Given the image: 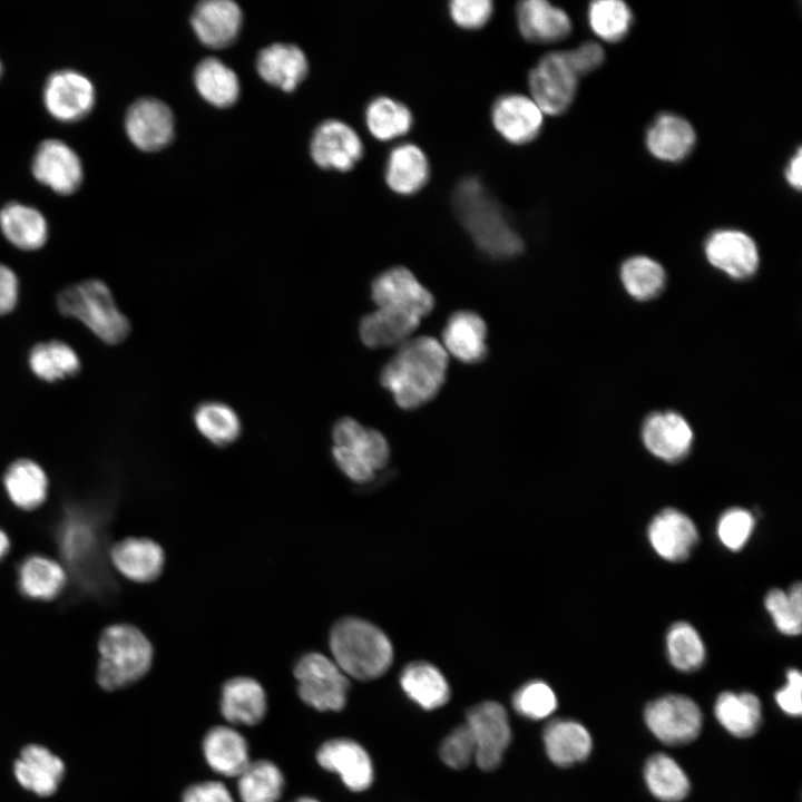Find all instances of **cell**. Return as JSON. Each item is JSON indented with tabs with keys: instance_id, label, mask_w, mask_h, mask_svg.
<instances>
[{
	"instance_id": "29",
	"label": "cell",
	"mask_w": 802,
	"mask_h": 802,
	"mask_svg": "<svg viewBox=\"0 0 802 802\" xmlns=\"http://www.w3.org/2000/svg\"><path fill=\"white\" fill-rule=\"evenodd\" d=\"M542 740L549 760L561 767L585 761L593 749L588 730L571 720L558 718L548 723Z\"/></svg>"
},
{
	"instance_id": "31",
	"label": "cell",
	"mask_w": 802,
	"mask_h": 802,
	"mask_svg": "<svg viewBox=\"0 0 802 802\" xmlns=\"http://www.w3.org/2000/svg\"><path fill=\"white\" fill-rule=\"evenodd\" d=\"M421 319L391 309L378 307L359 324L363 344L370 349L401 345L419 326Z\"/></svg>"
},
{
	"instance_id": "50",
	"label": "cell",
	"mask_w": 802,
	"mask_h": 802,
	"mask_svg": "<svg viewBox=\"0 0 802 802\" xmlns=\"http://www.w3.org/2000/svg\"><path fill=\"white\" fill-rule=\"evenodd\" d=\"M441 760L452 769H463L475 759V743L467 724L459 725L442 741Z\"/></svg>"
},
{
	"instance_id": "43",
	"label": "cell",
	"mask_w": 802,
	"mask_h": 802,
	"mask_svg": "<svg viewBox=\"0 0 802 802\" xmlns=\"http://www.w3.org/2000/svg\"><path fill=\"white\" fill-rule=\"evenodd\" d=\"M284 777L272 762H250L238 775V793L242 802H277L282 795Z\"/></svg>"
},
{
	"instance_id": "24",
	"label": "cell",
	"mask_w": 802,
	"mask_h": 802,
	"mask_svg": "<svg viewBox=\"0 0 802 802\" xmlns=\"http://www.w3.org/2000/svg\"><path fill=\"white\" fill-rule=\"evenodd\" d=\"M516 11L518 29L530 42H557L571 31V21L567 12L546 0L521 1Z\"/></svg>"
},
{
	"instance_id": "57",
	"label": "cell",
	"mask_w": 802,
	"mask_h": 802,
	"mask_svg": "<svg viewBox=\"0 0 802 802\" xmlns=\"http://www.w3.org/2000/svg\"><path fill=\"white\" fill-rule=\"evenodd\" d=\"M802 150L799 147L789 159L784 168L786 183L794 189L800 190L802 186Z\"/></svg>"
},
{
	"instance_id": "16",
	"label": "cell",
	"mask_w": 802,
	"mask_h": 802,
	"mask_svg": "<svg viewBox=\"0 0 802 802\" xmlns=\"http://www.w3.org/2000/svg\"><path fill=\"white\" fill-rule=\"evenodd\" d=\"M363 151L358 133L338 119L323 121L312 136L311 156L322 168L350 170L362 158Z\"/></svg>"
},
{
	"instance_id": "15",
	"label": "cell",
	"mask_w": 802,
	"mask_h": 802,
	"mask_svg": "<svg viewBox=\"0 0 802 802\" xmlns=\"http://www.w3.org/2000/svg\"><path fill=\"white\" fill-rule=\"evenodd\" d=\"M125 129L130 141L140 150L156 151L169 144L174 136L170 108L156 98H140L129 106Z\"/></svg>"
},
{
	"instance_id": "47",
	"label": "cell",
	"mask_w": 802,
	"mask_h": 802,
	"mask_svg": "<svg viewBox=\"0 0 802 802\" xmlns=\"http://www.w3.org/2000/svg\"><path fill=\"white\" fill-rule=\"evenodd\" d=\"M764 605L777 630L784 635L796 636L802 629V586L793 584L788 591L771 589Z\"/></svg>"
},
{
	"instance_id": "34",
	"label": "cell",
	"mask_w": 802,
	"mask_h": 802,
	"mask_svg": "<svg viewBox=\"0 0 802 802\" xmlns=\"http://www.w3.org/2000/svg\"><path fill=\"white\" fill-rule=\"evenodd\" d=\"M714 712L718 723L740 739L753 735L762 721L761 702L757 696L749 692L720 694Z\"/></svg>"
},
{
	"instance_id": "42",
	"label": "cell",
	"mask_w": 802,
	"mask_h": 802,
	"mask_svg": "<svg viewBox=\"0 0 802 802\" xmlns=\"http://www.w3.org/2000/svg\"><path fill=\"white\" fill-rule=\"evenodd\" d=\"M620 280L625 291L637 301H648L657 296L665 286L664 267L654 258L635 255L627 258L620 267Z\"/></svg>"
},
{
	"instance_id": "39",
	"label": "cell",
	"mask_w": 802,
	"mask_h": 802,
	"mask_svg": "<svg viewBox=\"0 0 802 802\" xmlns=\"http://www.w3.org/2000/svg\"><path fill=\"white\" fill-rule=\"evenodd\" d=\"M365 123L374 138L389 141L405 135L411 129L413 116L403 102L388 96H380L368 104Z\"/></svg>"
},
{
	"instance_id": "51",
	"label": "cell",
	"mask_w": 802,
	"mask_h": 802,
	"mask_svg": "<svg viewBox=\"0 0 802 802\" xmlns=\"http://www.w3.org/2000/svg\"><path fill=\"white\" fill-rule=\"evenodd\" d=\"M493 4L489 0H453L449 3L452 21L463 29L482 28L490 20Z\"/></svg>"
},
{
	"instance_id": "17",
	"label": "cell",
	"mask_w": 802,
	"mask_h": 802,
	"mask_svg": "<svg viewBox=\"0 0 802 802\" xmlns=\"http://www.w3.org/2000/svg\"><path fill=\"white\" fill-rule=\"evenodd\" d=\"M646 449L666 462H676L689 452L694 433L687 420L676 411L666 410L649 414L642 427Z\"/></svg>"
},
{
	"instance_id": "7",
	"label": "cell",
	"mask_w": 802,
	"mask_h": 802,
	"mask_svg": "<svg viewBox=\"0 0 802 802\" xmlns=\"http://www.w3.org/2000/svg\"><path fill=\"white\" fill-rule=\"evenodd\" d=\"M299 695L317 711H340L346 703L349 679L336 663L317 652L299 658L294 667Z\"/></svg>"
},
{
	"instance_id": "32",
	"label": "cell",
	"mask_w": 802,
	"mask_h": 802,
	"mask_svg": "<svg viewBox=\"0 0 802 802\" xmlns=\"http://www.w3.org/2000/svg\"><path fill=\"white\" fill-rule=\"evenodd\" d=\"M203 750L208 765L224 776H238L250 763L245 739L227 726H216L207 732Z\"/></svg>"
},
{
	"instance_id": "58",
	"label": "cell",
	"mask_w": 802,
	"mask_h": 802,
	"mask_svg": "<svg viewBox=\"0 0 802 802\" xmlns=\"http://www.w3.org/2000/svg\"><path fill=\"white\" fill-rule=\"evenodd\" d=\"M9 549V539L3 531L0 530V559L7 554Z\"/></svg>"
},
{
	"instance_id": "5",
	"label": "cell",
	"mask_w": 802,
	"mask_h": 802,
	"mask_svg": "<svg viewBox=\"0 0 802 802\" xmlns=\"http://www.w3.org/2000/svg\"><path fill=\"white\" fill-rule=\"evenodd\" d=\"M65 316L81 321L108 344L123 342L130 332L128 319L118 310L109 287L100 280H86L65 287L57 296Z\"/></svg>"
},
{
	"instance_id": "45",
	"label": "cell",
	"mask_w": 802,
	"mask_h": 802,
	"mask_svg": "<svg viewBox=\"0 0 802 802\" xmlns=\"http://www.w3.org/2000/svg\"><path fill=\"white\" fill-rule=\"evenodd\" d=\"M587 18L591 31L606 42L624 39L634 20L632 9L622 0L593 1Z\"/></svg>"
},
{
	"instance_id": "44",
	"label": "cell",
	"mask_w": 802,
	"mask_h": 802,
	"mask_svg": "<svg viewBox=\"0 0 802 802\" xmlns=\"http://www.w3.org/2000/svg\"><path fill=\"white\" fill-rule=\"evenodd\" d=\"M66 581L63 569L56 561L32 556L23 561L19 571V585L25 595L36 599H51Z\"/></svg>"
},
{
	"instance_id": "41",
	"label": "cell",
	"mask_w": 802,
	"mask_h": 802,
	"mask_svg": "<svg viewBox=\"0 0 802 802\" xmlns=\"http://www.w3.org/2000/svg\"><path fill=\"white\" fill-rule=\"evenodd\" d=\"M193 420L198 432L217 447L232 444L242 432L239 417L223 402L206 401L198 404L194 410Z\"/></svg>"
},
{
	"instance_id": "36",
	"label": "cell",
	"mask_w": 802,
	"mask_h": 802,
	"mask_svg": "<svg viewBox=\"0 0 802 802\" xmlns=\"http://www.w3.org/2000/svg\"><path fill=\"white\" fill-rule=\"evenodd\" d=\"M194 82L199 95L213 106L226 108L238 99L236 74L216 58H206L196 66Z\"/></svg>"
},
{
	"instance_id": "1",
	"label": "cell",
	"mask_w": 802,
	"mask_h": 802,
	"mask_svg": "<svg viewBox=\"0 0 802 802\" xmlns=\"http://www.w3.org/2000/svg\"><path fill=\"white\" fill-rule=\"evenodd\" d=\"M448 353L431 336L408 340L384 364L381 384L404 410H413L431 401L444 383Z\"/></svg>"
},
{
	"instance_id": "33",
	"label": "cell",
	"mask_w": 802,
	"mask_h": 802,
	"mask_svg": "<svg viewBox=\"0 0 802 802\" xmlns=\"http://www.w3.org/2000/svg\"><path fill=\"white\" fill-rule=\"evenodd\" d=\"M0 229L11 244L25 251L40 248L48 237L45 216L37 208L18 202L1 208Z\"/></svg>"
},
{
	"instance_id": "20",
	"label": "cell",
	"mask_w": 802,
	"mask_h": 802,
	"mask_svg": "<svg viewBox=\"0 0 802 802\" xmlns=\"http://www.w3.org/2000/svg\"><path fill=\"white\" fill-rule=\"evenodd\" d=\"M319 764L338 773L351 791L366 790L373 781V766L366 751L350 739L325 742L316 753Z\"/></svg>"
},
{
	"instance_id": "3",
	"label": "cell",
	"mask_w": 802,
	"mask_h": 802,
	"mask_svg": "<svg viewBox=\"0 0 802 802\" xmlns=\"http://www.w3.org/2000/svg\"><path fill=\"white\" fill-rule=\"evenodd\" d=\"M333 661L346 675L370 681L384 674L393 658L388 636L375 625L356 617H344L330 632Z\"/></svg>"
},
{
	"instance_id": "8",
	"label": "cell",
	"mask_w": 802,
	"mask_h": 802,
	"mask_svg": "<svg viewBox=\"0 0 802 802\" xmlns=\"http://www.w3.org/2000/svg\"><path fill=\"white\" fill-rule=\"evenodd\" d=\"M531 99L545 115L564 114L573 104L578 77L568 65L563 51L542 56L528 74Z\"/></svg>"
},
{
	"instance_id": "22",
	"label": "cell",
	"mask_w": 802,
	"mask_h": 802,
	"mask_svg": "<svg viewBox=\"0 0 802 802\" xmlns=\"http://www.w3.org/2000/svg\"><path fill=\"white\" fill-rule=\"evenodd\" d=\"M696 144V133L684 117L672 113L659 114L648 126L645 145L658 160L677 163L685 159Z\"/></svg>"
},
{
	"instance_id": "10",
	"label": "cell",
	"mask_w": 802,
	"mask_h": 802,
	"mask_svg": "<svg viewBox=\"0 0 802 802\" xmlns=\"http://www.w3.org/2000/svg\"><path fill=\"white\" fill-rule=\"evenodd\" d=\"M473 743L477 765L485 771L499 766L511 740L505 707L497 702H483L471 707L467 722Z\"/></svg>"
},
{
	"instance_id": "14",
	"label": "cell",
	"mask_w": 802,
	"mask_h": 802,
	"mask_svg": "<svg viewBox=\"0 0 802 802\" xmlns=\"http://www.w3.org/2000/svg\"><path fill=\"white\" fill-rule=\"evenodd\" d=\"M31 170L35 178L60 195H69L79 188L84 168L77 153L65 141L46 139L33 155Z\"/></svg>"
},
{
	"instance_id": "49",
	"label": "cell",
	"mask_w": 802,
	"mask_h": 802,
	"mask_svg": "<svg viewBox=\"0 0 802 802\" xmlns=\"http://www.w3.org/2000/svg\"><path fill=\"white\" fill-rule=\"evenodd\" d=\"M753 515L743 508H730L717 522V537L728 550L737 551L747 542L754 528Z\"/></svg>"
},
{
	"instance_id": "46",
	"label": "cell",
	"mask_w": 802,
	"mask_h": 802,
	"mask_svg": "<svg viewBox=\"0 0 802 802\" xmlns=\"http://www.w3.org/2000/svg\"><path fill=\"white\" fill-rule=\"evenodd\" d=\"M671 664L678 671L693 672L705 661V645L698 632L687 622L674 623L666 634Z\"/></svg>"
},
{
	"instance_id": "18",
	"label": "cell",
	"mask_w": 802,
	"mask_h": 802,
	"mask_svg": "<svg viewBox=\"0 0 802 802\" xmlns=\"http://www.w3.org/2000/svg\"><path fill=\"white\" fill-rule=\"evenodd\" d=\"M491 121L505 140L514 145H525L540 134L544 114L530 97L506 94L493 102Z\"/></svg>"
},
{
	"instance_id": "11",
	"label": "cell",
	"mask_w": 802,
	"mask_h": 802,
	"mask_svg": "<svg viewBox=\"0 0 802 802\" xmlns=\"http://www.w3.org/2000/svg\"><path fill=\"white\" fill-rule=\"evenodd\" d=\"M42 99L47 111L55 119L75 123L91 111L96 91L88 77L72 69H62L47 78Z\"/></svg>"
},
{
	"instance_id": "53",
	"label": "cell",
	"mask_w": 802,
	"mask_h": 802,
	"mask_svg": "<svg viewBox=\"0 0 802 802\" xmlns=\"http://www.w3.org/2000/svg\"><path fill=\"white\" fill-rule=\"evenodd\" d=\"M94 532L82 521L71 520L63 530L61 545L65 555L72 561H77L91 551L94 546Z\"/></svg>"
},
{
	"instance_id": "9",
	"label": "cell",
	"mask_w": 802,
	"mask_h": 802,
	"mask_svg": "<svg viewBox=\"0 0 802 802\" xmlns=\"http://www.w3.org/2000/svg\"><path fill=\"white\" fill-rule=\"evenodd\" d=\"M644 720L654 736L667 745H683L701 733L703 715L689 697L668 694L647 704Z\"/></svg>"
},
{
	"instance_id": "6",
	"label": "cell",
	"mask_w": 802,
	"mask_h": 802,
	"mask_svg": "<svg viewBox=\"0 0 802 802\" xmlns=\"http://www.w3.org/2000/svg\"><path fill=\"white\" fill-rule=\"evenodd\" d=\"M332 439L334 462L355 482L370 481L388 463L390 449L384 436L352 418H341L335 422Z\"/></svg>"
},
{
	"instance_id": "4",
	"label": "cell",
	"mask_w": 802,
	"mask_h": 802,
	"mask_svg": "<svg viewBox=\"0 0 802 802\" xmlns=\"http://www.w3.org/2000/svg\"><path fill=\"white\" fill-rule=\"evenodd\" d=\"M97 679L107 691L129 686L150 668L153 646L145 634L129 624L107 627L99 639Z\"/></svg>"
},
{
	"instance_id": "56",
	"label": "cell",
	"mask_w": 802,
	"mask_h": 802,
	"mask_svg": "<svg viewBox=\"0 0 802 802\" xmlns=\"http://www.w3.org/2000/svg\"><path fill=\"white\" fill-rule=\"evenodd\" d=\"M19 282L16 273L0 263V315L11 312L18 302Z\"/></svg>"
},
{
	"instance_id": "40",
	"label": "cell",
	"mask_w": 802,
	"mask_h": 802,
	"mask_svg": "<svg viewBox=\"0 0 802 802\" xmlns=\"http://www.w3.org/2000/svg\"><path fill=\"white\" fill-rule=\"evenodd\" d=\"M28 363L33 374L47 382L75 375L80 370L78 354L59 340L36 344L29 352Z\"/></svg>"
},
{
	"instance_id": "27",
	"label": "cell",
	"mask_w": 802,
	"mask_h": 802,
	"mask_svg": "<svg viewBox=\"0 0 802 802\" xmlns=\"http://www.w3.org/2000/svg\"><path fill=\"white\" fill-rule=\"evenodd\" d=\"M384 177L387 185L394 193L413 195L421 190L429 180L428 157L415 144H400L389 153Z\"/></svg>"
},
{
	"instance_id": "48",
	"label": "cell",
	"mask_w": 802,
	"mask_h": 802,
	"mask_svg": "<svg viewBox=\"0 0 802 802\" xmlns=\"http://www.w3.org/2000/svg\"><path fill=\"white\" fill-rule=\"evenodd\" d=\"M517 713L530 720H542L557 707L554 691L542 681H531L522 685L512 697Z\"/></svg>"
},
{
	"instance_id": "52",
	"label": "cell",
	"mask_w": 802,
	"mask_h": 802,
	"mask_svg": "<svg viewBox=\"0 0 802 802\" xmlns=\"http://www.w3.org/2000/svg\"><path fill=\"white\" fill-rule=\"evenodd\" d=\"M563 52L578 78L596 70L605 60L603 47L595 41L583 42L578 47Z\"/></svg>"
},
{
	"instance_id": "19",
	"label": "cell",
	"mask_w": 802,
	"mask_h": 802,
	"mask_svg": "<svg viewBox=\"0 0 802 802\" xmlns=\"http://www.w3.org/2000/svg\"><path fill=\"white\" fill-rule=\"evenodd\" d=\"M647 537L654 551L664 560L686 559L698 541L693 520L675 508H665L651 520Z\"/></svg>"
},
{
	"instance_id": "54",
	"label": "cell",
	"mask_w": 802,
	"mask_h": 802,
	"mask_svg": "<svg viewBox=\"0 0 802 802\" xmlns=\"http://www.w3.org/2000/svg\"><path fill=\"white\" fill-rule=\"evenodd\" d=\"M786 684L775 693V701L779 707L788 715L800 716L802 713V675L791 668L786 672Z\"/></svg>"
},
{
	"instance_id": "38",
	"label": "cell",
	"mask_w": 802,
	"mask_h": 802,
	"mask_svg": "<svg viewBox=\"0 0 802 802\" xmlns=\"http://www.w3.org/2000/svg\"><path fill=\"white\" fill-rule=\"evenodd\" d=\"M644 779L651 793L664 802H678L689 791V781L684 770L664 753L654 754L646 761Z\"/></svg>"
},
{
	"instance_id": "28",
	"label": "cell",
	"mask_w": 802,
	"mask_h": 802,
	"mask_svg": "<svg viewBox=\"0 0 802 802\" xmlns=\"http://www.w3.org/2000/svg\"><path fill=\"white\" fill-rule=\"evenodd\" d=\"M256 67L263 80L284 91H293L309 70L304 52L287 43H274L261 50Z\"/></svg>"
},
{
	"instance_id": "23",
	"label": "cell",
	"mask_w": 802,
	"mask_h": 802,
	"mask_svg": "<svg viewBox=\"0 0 802 802\" xmlns=\"http://www.w3.org/2000/svg\"><path fill=\"white\" fill-rule=\"evenodd\" d=\"M487 325L472 311H457L446 322L442 331V346L459 361L467 364L481 362L488 353L486 344Z\"/></svg>"
},
{
	"instance_id": "59",
	"label": "cell",
	"mask_w": 802,
	"mask_h": 802,
	"mask_svg": "<svg viewBox=\"0 0 802 802\" xmlns=\"http://www.w3.org/2000/svg\"><path fill=\"white\" fill-rule=\"evenodd\" d=\"M294 802H319V801H316V800H314V799H312V798H301V799H299V800H296V801H294Z\"/></svg>"
},
{
	"instance_id": "26",
	"label": "cell",
	"mask_w": 802,
	"mask_h": 802,
	"mask_svg": "<svg viewBox=\"0 0 802 802\" xmlns=\"http://www.w3.org/2000/svg\"><path fill=\"white\" fill-rule=\"evenodd\" d=\"M13 771L25 789L47 796L56 792L62 780L65 765L45 746L31 744L21 751Z\"/></svg>"
},
{
	"instance_id": "2",
	"label": "cell",
	"mask_w": 802,
	"mask_h": 802,
	"mask_svg": "<svg viewBox=\"0 0 802 802\" xmlns=\"http://www.w3.org/2000/svg\"><path fill=\"white\" fill-rule=\"evenodd\" d=\"M453 206L475 244L489 257L514 258L524 251L521 236L478 177H466L457 185Z\"/></svg>"
},
{
	"instance_id": "35",
	"label": "cell",
	"mask_w": 802,
	"mask_h": 802,
	"mask_svg": "<svg viewBox=\"0 0 802 802\" xmlns=\"http://www.w3.org/2000/svg\"><path fill=\"white\" fill-rule=\"evenodd\" d=\"M404 693L424 710L444 705L450 689L442 673L426 662H414L404 667L400 676Z\"/></svg>"
},
{
	"instance_id": "30",
	"label": "cell",
	"mask_w": 802,
	"mask_h": 802,
	"mask_svg": "<svg viewBox=\"0 0 802 802\" xmlns=\"http://www.w3.org/2000/svg\"><path fill=\"white\" fill-rule=\"evenodd\" d=\"M221 710L231 723L255 725L266 713L265 692L252 677H233L223 685Z\"/></svg>"
},
{
	"instance_id": "21",
	"label": "cell",
	"mask_w": 802,
	"mask_h": 802,
	"mask_svg": "<svg viewBox=\"0 0 802 802\" xmlns=\"http://www.w3.org/2000/svg\"><path fill=\"white\" fill-rule=\"evenodd\" d=\"M190 23L203 45L224 48L239 32L242 10L231 0H204L195 7Z\"/></svg>"
},
{
	"instance_id": "12",
	"label": "cell",
	"mask_w": 802,
	"mask_h": 802,
	"mask_svg": "<svg viewBox=\"0 0 802 802\" xmlns=\"http://www.w3.org/2000/svg\"><path fill=\"white\" fill-rule=\"evenodd\" d=\"M371 296L378 307L404 312L421 320L436 303L433 295L402 266L376 275L371 283Z\"/></svg>"
},
{
	"instance_id": "25",
	"label": "cell",
	"mask_w": 802,
	"mask_h": 802,
	"mask_svg": "<svg viewBox=\"0 0 802 802\" xmlns=\"http://www.w3.org/2000/svg\"><path fill=\"white\" fill-rule=\"evenodd\" d=\"M110 558L117 570L137 583H150L159 577L165 565V552L149 538H126L115 544Z\"/></svg>"
},
{
	"instance_id": "37",
	"label": "cell",
	"mask_w": 802,
	"mask_h": 802,
	"mask_svg": "<svg viewBox=\"0 0 802 802\" xmlns=\"http://www.w3.org/2000/svg\"><path fill=\"white\" fill-rule=\"evenodd\" d=\"M4 487L12 502L22 509L40 506L47 493V477L41 467L29 459L11 463L4 475Z\"/></svg>"
},
{
	"instance_id": "13",
	"label": "cell",
	"mask_w": 802,
	"mask_h": 802,
	"mask_svg": "<svg viewBox=\"0 0 802 802\" xmlns=\"http://www.w3.org/2000/svg\"><path fill=\"white\" fill-rule=\"evenodd\" d=\"M704 254L713 267L735 280L753 276L760 264L755 241L734 228L712 232L704 243Z\"/></svg>"
},
{
	"instance_id": "55",
	"label": "cell",
	"mask_w": 802,
	"mask_h": 802,
	"mask_svg": "<svg viewBox=\"0 0 802 802\" xmlns=\"http://www.w3.org/2000/svg\"><path fill=\"white\" fill-rule=\"evenodd\" d=\"M183 802H234L228 790L221 782L209 781L187 788Z\"/></svg>"
},
{
	"instance_id": "60",
	"label": "cell",
	"mask_w": 802,
	"mask_h": 802,
	"mask_svg": "<svg viewBox=\"0 0 802 802\" xmlns=\"http://www.w3.org/2000/svg\"><path fill=\"white\" fill-rule=\"evenodd\" d=\"M1 74H2V63L0 61V77H1Z\"/></svg>"
}]
</instances>
